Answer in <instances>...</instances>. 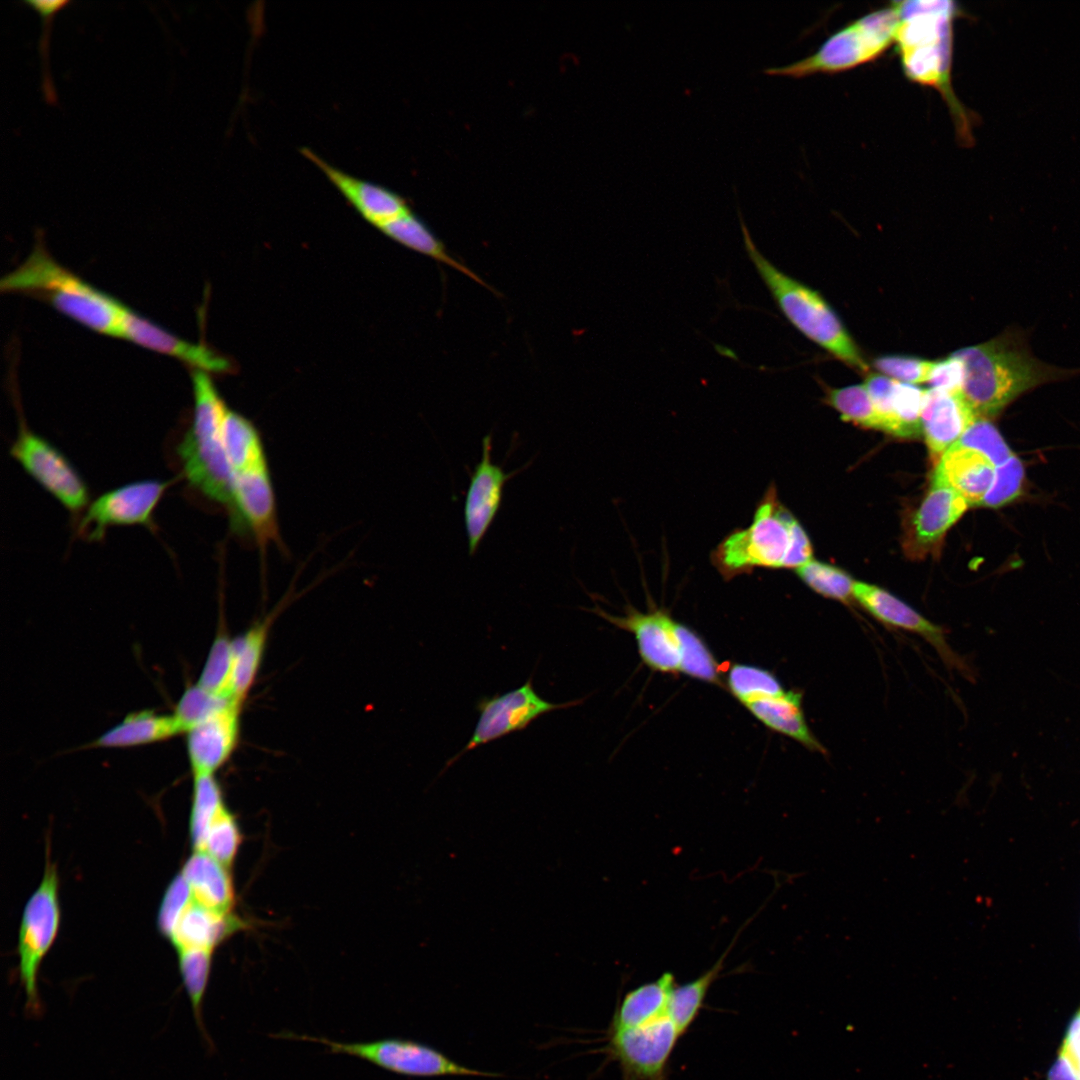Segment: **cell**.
<instances>
[{
  "instance_id": "e0dca14e",
  "label": "cell",
  "mask_w": 1080,
  "mask_h": 1080,
  "mask_svg": "<svg viewBox=\"0 0 1080 1080\" xmlns=\"http://www.w3.org/2000/svg\"><path fill=\"white\" fill-rule=\"evenodd\" d=\"M492 434L482 439L481 460L470 475L464 503V523L468 539V552L473 556L502 504L505 484L522 468L506 472L492 462Z\"/></svg>"
},
{
  "instance_id": "4316f807",
  "label": "cell",
  "mask_w": 1080,
  "mask_h": 1080,
  "mask_svg": "<svg viewBox=\"0 0 1080 1080\" xmlns=\"http://www.w3.org/2000/svg\"><path fill=\"white\" fill-rule=\"evenodd\" d=\"M240 927L241 921L231 913L213 911L193 900L178 920L169 941L177 952L184 949L213 951Z\"/></svg>"
},
{
  "instance_id": "e575fe53",
  "label": "cell",
  "mask_w": 1080,
  "mask_h": 1080,
  "mask_svg": "<svg viewBox=\"0 0 1080 1080\" xmlns=\"http://www.w3.org/2000/svg\"><path fill=\"white\" fill-rule=\"evenodd\" d=\"M680 673L709 684H722L721 670L705 641L690 627L677 622Z\"/></svg>"
},
{
  "instance_id": "52a82bcc",
  "label": "cell",
  "mask_w": 1080,
  "mask_h": 1080,
  "mask_svg": "<svg viewBox=\"0 0 1080 1080\" xmlns=\"http://www.w3.org/2000/svg\"><path fill=\"white\" fill-rule=\"evenodd\" d=\"M899 21L897 1L862 16L831 35L818 50L796 62L763 70L771 75L802 78L835 74L872 62L895 42Z\"/></svg>"
},
{
  "instance_id": "9c48e42d",
  "label": "cell",
  "mask_w": 1080,
  "mask_h": 1080,
  "mask_svg": "<svg viewBox=\"0 0 1080 1080\" xmlns=\"http://www.w3.org/2000/svg\"><path fill=\"white\" fill-rule=\"evenodd\" d=\"M59 925V877L56 864L47 854L41 883L24 907L18 936L19 975L31 1012L40 1007L38 972Z\"/></svg>"
},
{
  "instance_id": "5bb4252c",
  "label": "cell",
  "mask_w": 1080,
  "mask_h": 1080,
  "mask_svg": "<svg viewBox=\"0 0 1080 1080\" xmlns=\"http://www.w3.org/2000/svg\"><path fill=\"white\" fill-rule=\"evenodd\" d=\"M229 514L233 529L248 531L262 549L278 541L276 501L267 463L233 475Z\"/></svg>"
},
{
  "instance_id": "d6a6232c",
  "label": "cell",
  "mask_w": 1080,
  "mask_h": 1080,
  "mask_svg": "<svg viewBox=\"0 0 1080 1080\" xmlns=\"http://www.w3.org/2000/svg\"><path fill=\"white\" fill-rule=\"evenodd\" d=\"M731 947L732 945L713 966L696 979L674 986L668 1002L667 1015L681 1035L687 1032L703 1007L707 993L713 982L719 977L725 957Z\"/></svg>"
},
{
  "instance_id": "ac0fdd59",
  "label": "cell",
  "mask_w": 1080,
  "mask_h": 1080,
  "mask_svg": "<svg viewBox=\"0 0 1080 1080\" xmlns=\"http://www.w3.org/2000/svg\"><path fill=\"white\" fill-rule=\"evenodd\" d=\"M300 152L324 174L360 216L377 229L410 210L407 201L389 188L339 169L312 149L302 147Z\"/></svg>"
},
{
  "instance_id": "b9f144b4",
  "label": "cell",
  "mask_w": 1080,
  "mask_h": 1080,
  "mask_svg": "<svg viewBox=\"0 0 1080 1080\" xmlns=\"http://www.w3.org/2000/svg\"><path fill=\"white\" fill-rule=\"evenodd\" d=\"M237 821L225 807L211 824L202 851L230 868L241 844Z\"/></svg>"
},
{
  "instance_id": "3957f363",
  "label": "cell",
  "mask_w": 1080,
  "mask_h": 1080,
  "mask_svg": "<svg viewBox=\"0 0 1080 1080\" xmlns=\"http://www.w3.org/2000/svg\"><path fill=\"white\" fill-rule=\"evenodd\" d=\"M811 559L806 532L781 504L774 486L758 503L752 523L732 531L711 553L712 564L726 581L756 568L797 569Z\"/></svg>"
},
{
  "instance_id": "f1b7e54d",
  "label": "cell",
  "mask_w": 1080,
  "mask_h": 1080,
  "mask_svg": "<svg viewBox=\"0 0 1080 1080\" xmlns=\"http://www.w3.org/2000/svg\"><path fill=\"white\" fill-rule=\"evenodd\" d=\"M675 985L674 975L665 972L658 979L630 990L617 1006L608 1031L639 1027L666 1015Z\"/></svg>"
},
{
  "instance_id": "277c9868",
  "label": "cell",
  "mask_w": 1080,
  "mask_h": 1080,
  "mask_svg": "<svg viewBox=\"0 0 1080 1080\" xmlns=\"http://www.w3.org/2000/svg\"><path fill=\"white\" fill-rule=\"evenodd\" d=\"M0 289L38 297L95 332L121 337L125 305L59 264L40 241L20 266L2 277Z\"/></svg>"
},
{
  "instance_id": "681fc988",
  "label": "cell",
  "mask_w": 1080,
  "mask_h": 1080,
  "mask_svg": "<svg viewBox=\"0 0 1080 1080\" xmlns=\"http://www.w3.org/2000/svg\"><path fill=\"white\" fill-rule=\"evenodd\" d=\"M1047 1080H1078L1072 1065L1061 1052L1049 1069Z\"/></svg>"
},
{
  "instance_id": "7402d4cb",
  "label": "cell",
  "mask_w": 1080,
  "mask_h": 1080,
  "mask_svg": "<svg viewBox=\"0 0 1080 1080\" xmlns=\"http://www.w3.org/2000/svg\"><path fill=\"white\" fill-rule=\"evenodd\" d=\"M968 506L959 493L932 477L929 491L912 518L906 542L909 551L916 556L935 551Z\"/></svg>"
},
{
  "instance_id": "7dc6e473",
  "label": "cell",
  "mask_w": 1080,
  "mask_h": 1080,
  "mask_svg": "<svg viewBox=\"0 0 1080 1080\" xmlns=\"http://www.w3.org/2000/svg\"><path fill=\"white\" fill-rule=\"evenodd\" d=\"M962 363L952 356L934 361L927 383L930 388L951 393H961L963 384Z\"/></svg>"
},
{
  "instance_id": "f546056e",
  "label": "cell",
  "mask_w": 1080,
  "mask_h": 1080,
  "mask_svg": "<svg viewBox=\"0 0 1080 1080\" xmlns=\"http://www.w3.org/2000/svg\"><path fill=\"white\" fill-rule=\"evenodd\" d=\"M179 733L181 732L173 715L141 711L129 714L119 724L107 730L94 742V746L131 747L161 741Z\"/></svg>"
},
{
  "instance_id": "c3c4849f",
  "label": "cell",
  "mask_w": 1080,
  "mask_h": 1080,
  "mask_svg": "<svg viewBox=\"0 0 1080 1080\" xmlns=\"http://www.w3.org/2000/svg\"><path fill=\"white\" fill-rule=\"evenodd\" d=\"M1059 1052L1068 1059L1078 1080H1080V1009L1069 1022Z\"/></svg>"
},
{
  "instance_id": "d6986e66",
  "label": "cell",
  "mask_w": 1080,
  "mask_h": 1080,
  "mask_svg": "<svg viewBox=\"0 0 1080 1080\" xmlns=\"http://www.w3.org/2000/svg\"><path fill=\"white\" fill-rule=\"evenodd\" d=\"M152 351L165 354L193 369L225 373L231 363L204 344L185 341L125 306L121 318V337Z\"/></svg>"
},
{
  "instance_id": "8d00e7d4",
  "label": "cell",
  "mask_w": 1080,
  "mask_h": 1080,
  "mask_svg": "<svg viewBox=\"0 0 1080 1080\" xmlns=\"http://www.w3.org/2000/svg\"><path fill=\"white\" fill-rule=\"evenodd\" d=\"M177 953L183 986L190 1000L194 1019L206 1036L202 1008L211 972L213 951L184 949Z\"/></svg>"
},
{
  "instance_id": "cb8c5ba5",
  "label": "cell",
  "mask_w": 1080,
  "mask_h": 1080,
  "mask_svg": "<svg viewBox=\"0 0 1080 1080\" xmlns=\"http://www.w3.org/2000/svg\"><path fill=\"white\" fill-rule=\"evenodd\" d=\"M996 467L979 450L954 444L935 465L933 477L959 493L968 505H980L992 486Z\"/></svg>"
},
{
  "instance_id": "ffe728a7",
  "label": "cell",
  "mask_w": 1080,
  "mask_h": 1080,
  "mask_svg": "<svg viewBox=\"0 0 1080 1080\" xmlns=\"http://www.w3.org/2000/svg\"><path fill=\"white\" fill-rule=\"evenodd\" d=\"M241 703L231 702L186 732L194 776L214 775L232 755L239 739Z\"/></svg>"
},
{
  "instance_id": "83f0119b",
  "label": "cell",
  "mask_w": 1080,
  "mask_h": 1080,
  "mask_svg": "<svg viewBox=\"0 0 1080 1080\" xmlns=\"http://www.w3.org/2000/svg\"><path fill=\"white\" fill-rule=\"evenodd\" d=\"M378 230L406 248L449 266L494 294L497 293L474 271L454 258L441 240L411 210L382 225Z\"/></svg>"
},
{
  "instance_id": "8992f818",
  "label": "cell",
  "mask_w": 1080,
  "mask_h": 1080,
  "mask_svg": "<svg viewBox=\"0 0 1080 1080\" xmlns=\"http://www.w3.org/2000/svg\"><path fill=\"white\" fill-rule=\"evenodd\" d=\"M191 378L192 421L176 451L189 485L230 513L233 473L223 441L228 408L208 372L193 369Z\"/></svg>"
},
{
  "instance_id": "7bdbcfd3",
  "label": "cell",
  "mask_w": 1080,
  "mask_h": 1080,
  "mask_svg": "<svg viewBox=\"0 0 1080 1080\" xmlns=\"http://www.w3.org/2000/svg\"><path fill=\"white\" fill-rule=\"evenodd\" d=\"M956 444L979 450L996 466L1014 455L995 425L983 417L976 416Z\"/></svg>"
},
{
  "instance_id": "f6af8a7d",
  "label": "cell",
  "mask_w": 1080,
  "mask_h": 1080,
  "mask_svg": "<svg viewBox=\"0 0 1080 1080\" xmlns=\"http://www.w3.org/2000/svg\"><path fill=\"white\" fill-rule=\"evenodd\" d=\"M193 900L189 884L183 875L179 873L169 883L164 893L157 918L159 931L168 940H170L181 915Z\"/></svg>"
},
{
  "instance_id": "f35d334b",
  "label": "cell",
  "mask_w": 1080,
  "mask_h": 1080,
  "mask_svg": "<svg viewBox=\"0 0 1080 1080\" xmlns=\"http://www.w3.org/2000/svg\"><path fill=\"white\" fill-rule=\"evenodd\" d=\"M799 578L816 593L843 603L853 598L854 580L843 570L811 559L796 569Z\"/></svg>"
},
{
  "instance_id": "bcb514c9",
  "label": "cell",
  "mask_w": 1080,
  "mask_h": 1080,
  "mask_svg": "<svg viewBox=\"0 0 1080 1080\" xmlns=\"http://www.w3.org/2000/svg\"><path fill=\"white\" fill-rule=\"evenodd\" d=\"M934 361L906 355H884L873 360L881 374L898 382L917 385L927 383Z\"/></svg>"
},
{
  "instance_id": "74e56055",
  "label": "cell",
  "mask_w": 1080,
  "mask_h": 1080,
  "mask_svg": "<svg viewBox=\"0 0 1080 1080\" xmlns=\"http://www.w3.org/2000/svg\"><path fill=\"white\" fill-rule=\"evenodd\" d=\"M826 401L842 419L882 431L881 419L864 384L832 388L827 392Z\"/></svg>"
},
{
  "instance_id": "ba28073f",
  "label": "cell",
  "mask_w": 1080,
  "mask_h": 1080,
  "mask_svg": "<svg viewBox=\"0 0 1080 1080\" xmlns=\"http://www.w3.org/2000/svg\"><path fill=\"white\" fill-rule=\"evenodd\" d=\"M275 1037L318 1043L325 1046L329 1053L356 1057L402 1076H502L462 1065L436 1048L412 1039L390 1037L369 1042H339L293 1032L279 1033Z\"/></svg>"
},
{
  "instance_id": "9a60e30c",
  "label": "cell",
  "mask_w": 1080,
  "mask_h": 1080,
  "mask_svg": "<svg viewBox=\"0 0 1080 1080\" xmlns=\"http://www.w3.org/2000/svg\"><path fill=\"white\" fill-rule=\"evenodd\" d=\"M591 611L614 626L632 633L642 662L652 671L680 673L677 621L667 611L654 608L641 612L628 607L622 616L612 615L599 607Z\"/></svg>"
},
{
  "instance_id": "7a4b0ae2",
  "label": "cell",
  "mask_w": 1080,
  "mask_h": 1080,
  "mask_svg": "<svg viewBox=\"0 0 1080 1080\" xmlns=\"http://www.w3.org/2000/svg\"><path fill=\"white\" fill-rule=\"evenodd\" d=\"M895 45L907 79L938 91L959 141L971 138L969 113L952 87L953 23L961 9L953 1H897Z\"/></svg>"
},
{
  "instance_id": "8fae6325",
  "label": "cell",
  "mask_w": 1080,
  "mask_h": 1080,
  "mask_svg": "<svg viewBox=\"0 0 1080 1080\" xmlns=\"http://www.w3.org/2000/svg\"><path fill=\"white\" fill-rule=\"evenodd\" d=\"M680 1036L666 1014L639 1027L608 1031L606 1050L619 1063L623 1080H666V1066Z\"/></svg>"
},
{
  "instance_id": "1f68e13d",
  "label": "cell",
  "mask_w": 1080,
  "mask_h": 1080,
  "mask_svg": "<svg viewBox=\"0 0 1080 1080\" xmlns=\"http://www.w3.org/2000/svg\"><path fill=\"white\" fill-rule=\"evenodd\" d=\"M267 633L268 624L262 622L232 640L233 665L230 693L236 700L242 702L255 681L264 655Z\"/></svg>"
},
{
  "instance_id": "484cf974",
  "label": "cell",
  "mask_w": 1080,
  "mask_h": 1080,
  "mask_svg": "<svg viewBox=\"0 0 1080 1080\" xmlns=\"http://www.w3.org/2000/svg\"><path fill=\"white\" fill-rule=\"evenodd\" d=\"M229 869L206 852L193 851L180 873L197 903L226 914L231 913L235 899Z\"/></svg>"
},
{
  "instance_id": "44dd1931",
  "label": "cell",
  "mask_w": 1080,
  "mask_h": 1080,
  "mask_svg": "<svg viewBox=\"0 0 1080 1080\" xmlns=\"http://www.w3.org/2000/svg\"><path fill=\"white\" fill-rule=\"evenodd\" d=\"M881 419L882 431L901 438L918 437L925 390L878 373H867L863 383Z\"/></svg>"
},
{
  "instance_id": "4dcf8cb0",
  "label": "cell",
  "mask_w": 1080,
  "mask_h": 1080,
  "mask_svg": "<svg viewBox=\"0 0 1080 1080\" xmlns=\"http://www.w3.org/2000/svg\"><path fill=\"white\" fill-rule=\"evenodd\" d=\"M223 441L233 475L267 463L264 445L255 425L230 409L224 421Z\"/></svg>"
},
{
  "instance_id": "ab89813d",
  "label": "cell",
  "mask_w": 1080,
  "mask_h": 1080,
  "mask_svg": "<svg viewBox=\"0 0 1080 1080\" xmlns=\"http://www.w3.org/2000/svg\"><path fill=\"white\" fill-rule=\"evenodd\" d=\"M233 701L238 700L214 694L196 684L186 689L173 716L180 732H187Z\"/></svg>"
},
{
  "instance_id": "7c38bea8",
  "label": "cell",
  "mask_w": 1080,
  "mask_h": 1080,
  "mask_svg": "<svg viewBox=\"0 0 1080 1080\" xmlns=\"http://www.w3.org/2000/svg\"><path fill=\"white\" fill-rule=\"evenodd\" d=\"M582 701L583 699L564 703L549 702L538 695L531 678L522 686L504 694L483 697L477 704L479 718L470 740L457 755L447 761L445 768L478 746L525 729L543 714L567 709Z\"/></svg>"
},
{
  "instance_id": "836d02e7",
  "label": "cell",
  "mask_w": 1080,
  "mask_h": 1080,
  "mask_svg": "<svg viewBox=\"0 0 1080 1080\" xmlns=\"http://www.w3.org/2000/svg\"><path fill=\"white\" fill-rule=\"evenodd\" d=\"M224 808L222 791L214 775L194 776L189 821L193 851H202L211 824Z\"/></svg>"
},
{
  "instance_id": "30bf717a",
  "label": "cell",
  "mask_w": 1080,
  "mask_h": 1080,
  "mask_svg": "<svg viewBox=\"0 0 1080 1080\" xmlns=\"http://www.w3.org/2000/svg\"><path fill=\"white\" fill-rule=\"evenodd\" d=\"M10 454L69 512L77 514L87 508L90 495L84 479L48 440L22 425L10 447Z\"/></svg>"
},
{
  "instance_id": "d590c367",
  "label": "cell",
  "mask_w": 1080,
  "mask_h": 1080,
  "mask_svg": "<svg viewBox=\"0 0 1080 1080\" xmlns=\"http://www.w3.org/2000/svg\"><path fill=\"white\" fill-rule=\"evenodd\" d=\"M725 684L729 693L744 706L786 691L771 671L742 663H734L728 668Z\"/></svg>"
},
{
  "instance_id": "603a6c76",
  "label": "cell",
  "mask_w": 1080,
  "mask_h": 1080,
  "mask_svg": "<svg viewBox=\"0 0 1080 1080\" xmlns=\"http://www.w3.org/2000/svg\"><path fill=\"white\" fill-rule=\"evenodd\" d=\"M975 417L961 393L932 388L925 391L920 416L921 432L934 465L959 441Z\"/></svg>"
},
{
  "instance_id": "5b68a950",
  "label": "cell",
  "mask_w": 1080,
  "mask_h": 1080,
  "mask_svg": "<svg viewBox=\"0 0 1080 1080\" xmlns=\"http://www.w3.org/2000/svg\"><path fill=\"white\" fill-rule=\"evenodd\" d=\"M746 254L786 319L805 337L861 373L868 364L829 303L814 289L784 273L754 243L738 210Z\"/></svg>"
},
{
  "instance_id": "60d3db41",
  "label": "cell",
  "mask_w": 1080,
  "mask_h": 1080,
  "mask_svg": "<svg viewBox=\"0 0 1080 1080\" xmlns=\"http://www.w3.org/2000/svg\"><path fill=\"white\" fill-rule=\"evenodd\" d=\"M232 665V640L225 635L218 636L209 651L197 684L214 694L233 698L230 693Z\"/></svg>"
},
{
  "instance_id": "4fadbf2b",
  "label": "cell",
  "mask_w": 1080,
  "mask_h": 1080,
  "mask_svg": "<svg viewBox=\"0 0 1080 1080\" xmlns=\"http://www.w3.org/2000/svg\"><path fill=\"white\" fill-rule=\"evenodd\" d=\"M169 486V481L148 479L101 494L89 503L80 518L79 534L87 541L97 542L111 526L138 524L153 527L154 511Z\"/></svg>"
},
{
  "instance_id": "d4e9b609",
  "label": "cell",
  "mask_w": 1080,
  "mask_h": 1080,
  "mask_svg": "<svg viewBox=\"0 0 1080 1080\" xmlns=\"http://www.w3.org/2000/svg\"><path fill=\"white\" fill-rule=\"evenodd\" d=\"M745 707L770 730L795 740L811 751L826 753L825 747L806 722L800 692L785 691L777 696L754 700Z\"/></svg>"
},
{
  "instance_id": "6da1fadb",
  "label": "cell",
  "mask_w": 1080,
  "mask_h": 1080,
  "mask_svg": "<svg viewBox=\"0 0 1080 1080\" xmlns=\"http://www.w3.org/2000/svg\"><path fill=\"white\" fill-rule=\"evenodd\" d=\"M951 355L963 366L961 395L975 416L990 420L1026 392L1080 374V368H1062L1035 357L1020 328Z\"/></svg>"
},
{
  "instance_id": "2e32d148",
  "label": "cell",
  "mask_w": 1080,
  "mask_h": 1080,
  "mask_svg": "<svg viewBox=\"0 0 1080 1080\" xmlns=\"http://www.w3.org/2000/svg\"><path fill=\"white\" fill-rule=\"evenodd\" d=\"M853 598L882 624L923 638L949 669L966 670L965 663L948 643L944 629L899 598L878 586L859 581L854 582Z\"/></svg>"
},
{
  "instance_id": "ee69618b",
  "label": "cell",
  "mask_w": 1080,
  "mask_h": 1080,
  "mask_svg": "<svg viewBox=\"0 0 1080 1080\" xmlns=\"http://www.w3.org/2000/svg\"><path fill=\"white\" fill-rule=\"evenodd\" d=\"M1024 479V465L1014 454L996 467L992 486L980 505L997 508L1013 502L1022 493Z\"/></svg>"
}]
</instances>
